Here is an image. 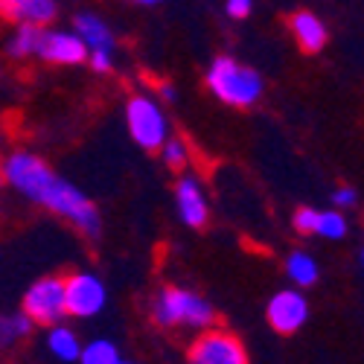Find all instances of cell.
<instances>
[{
    "instance_id": "obj_1",
    "label": "cell",
    "mask_w": 364,
    "mask_h": 364,
    "mask_svg": "<svg viewBox=\"0 0 364 364\" xmlns=\"http://www.w3.org/2000/svg\"><path fill=\"white\" fill-rule=\"evenodd\" d=\"M0 169H4L6 184H12L21 196L47 207L50 213L62 216L87 239H100L102 216H100L97 204L79 187H73L70 181L55 175L50 169V164H44L38 155H33V151H12Z\"/></svg>"
},
{
    "instance_id": "obj_2",
    "label": "cell",
    "mask_w": 364,
    "mask_h": 364,
    "mask_svg": "<svg viewBox=\"0 0 364 364\" xmlns=\"http://www.w3.org/2000/svg\"><path fill=\"white\" fill-rule=\"evenodd\" d=\"M207 87H210V94L225 105L251 108L259 102L265 82L254 68L236 62L233 55H219V58H213V65L207 70Z\"/></svg>"
},
{
    "instance_id": "obj_3",
    "label": "cell",
    "mask_w": 364,
    "mask_h": 364,
    "mask_svg": "<svg viewBox=\"0 0 364 364\" xmlns=\"http://www.w3.org/2000/svg\"><path fill=\"white\" fill-rule=\"evenodd\" d=\"M151 318L161 326H193V329H207L213 326L216 312L213 306L196 291L190 289H178L169 286L155 297V306H151Z\"/></svg>"
},
{
    "instance_id": "obj_4",
    "label": "cell",
    "mask_w": 364,
    "mask_h": 364,
    "mask_svg": "<svg viewBox=\"0 0 364 364\" xmlns=\"http://www.w3.org/2000/svg\"><path fill=\"white\" fill-rule=\"evenodd\" d=\"M126 126L132 140L146 149V151H158L166 137H169V123L161 105L151 97H132L126 105Z\"/></svg>"
},
{
    "instance_id": "obj_5",
    "label": "cell",
    "mask_w": 364,
    "mask_h": 364,
    "mask_svg": "<svg viewBox=\"0 0 364 364\" xmlns=\"http://www.w3.org/2000/svg\"><path fill=\"white\" fill-rule=\"evenodd\" d=\"M33 323L41 326H53L62 323V318L68 315V303H65V277H41L23 294V309Z\"/></svg>"
},
{
    "instance_id": "obj_6",
    "label": "cell",
    "mask_w": 364,
    "mask_h": 364,
    "mask_svg": "<svg viewBox=\"0 0 364 364\" xmlns=\"http://www.w3.org/2000/svg\"><path fill=\"white\" fill-rule=\"evenodd\" d=\"M190 364H248V350L228 329H201L190 344Z\"/></svg>"
},
{
    "instance_id": "obj_7",
    "label": "cell",
    "mask_w": 364,
    "mask_h": 364,
    "mask_svg": "<svg viewBox=\"0 0 364 364\" xmlns=\"http://www.w3.org/2000/svg\"><path fill=\"white\" fill-rule=\"evenodd\" d=\"M65 303H68V315L94 318L108 303V289L90 271H76V274L65 277Z\"/></svg>"
},
{
    "instance_id": "obj_8",
    "label": "cell",
    "mask_w": 364,
    "mask_h": 364,
    "mask_svg": "<svg viewBox=\"0 0 364 364\" xmlns=\"http://www.w3.org/2000/svg\"><path fill=\"white\" fill-rule=\"evenodd\" d=\"M265 318H268L271 329H277L280 336H294V332L309 321V300L297 289H283L268 300Z\"/></svg>"
},
{
    "instance_id": "obj_9",
    "label": "cell",
    "mask_w": 364,
    "mask_h": 364,
    "mask_svg": "<svg viewBox=\"0 0 364 364\" xmlns=\"http://www.w3.org/2000/svg\"><path fill=\"white\" fill-rule=\"evenodd\" d=\"M38 55L50 65H79L87 62V47L76 33H62V29H41Z\"/></svg>"
},
{
    "instance_id": "obj_10",
    "label": "cell",
    "mask_w": 364,
    "mask_h": 364,
    "mask_svg": "<svg viewBox=\"0 0 364 364\" xmlns=\"http://www.w3.org/2000/svg\"><path fill=\"white\" fill-rule=\"evenodd\" d=\"M175 204H178V216L187 228H204L210 219V207L207 196L201 190V181L193 175H181L175 184Z\"/></svg>"
},
{
    "instance_id": "obj_11",
    "label": "cell",
    "mask_w": 364,
    "mask_h": 364,
    "mask_svg": "<svg viewBox=\"0 0 364 364\" xmlns=\"http://www.w3.org/2000/svg\"><path fill=\"white\" fill-rule=\"evenodd\" d=\"M289 29H291V36H294V41L300 44L303 53L315 55V53H321L326 47L329 33H326L323 21L318 15H312V12H294L289 18Z\"/></svg>"
},
{
    "instance_id": "obj_12",
    "label": "cell",
    "mask_w": 364,
    "mask_h": 364,
    "mask_svg": "<svg viewBox=\"0 0 364 364\" xmlns=\"http://www.w3.org/2000/svg\"><path fill=\"white\" fill-rule=\"evenodd\" d=\"M55 12V0H4V15H9L15 23L47 26Z\"/></svg>"
},
{
    "instance_id": "obj_13",
    "label": "cell",
    "mask_w": 364,
    "mask_h": 364,
    "mask_svg": "<svg viewBox=\"0 0 364 364\" xmlns=\"http://www.w3.org/2000/svg\"><path fill=\"white\" fill-rule=\"evenodd\" d=\"M73 26H76V36L85 41L87 53H94V50H108V53H114V33H111V26H108L100 15L82 12V15H76Z\"/></svg>"
},
{
    "instance_id": "obj_14",
    "label": "cell",
    "mask_w": 364,
    "mask_h": 364,
    "mask_svg": "<svg viewBox=\"0 0 364 364\" xmlns=\"http://www.w3.org/2000/svg\"><path fill=\"white\" fill-rule=\"evenodd\" d=\"M47 347H50V353H53L58 361H79V353H82L79 336H76L73 329L62 326V323H53V326H50Z\"/></svg>"
},
{
    "instance_id": "obj_15",
    "label": "cell",
    "mask_w": 364,
    "mask_h": 364,
    "mask_svg": "<svg viewBox=\"0 0 364 364\" xmlns=\"http://www.w3.org/2000/svg\"><path fill=\"white\" fill-rule=\"evenodd\" d=\"M286 274L297 289H309L318 283V262L306 251H294L286 257Z\"/></svg>"
},
{
    "instance_id": "obj_16",
    "label": "cell",
    "mask_w": 364,
    "mask_h": 364,
    "mask_svg": "<svg viewBox=\"0 0 364 364\" xmlns=\"http://www.w3.org/2000/svg\"><path fill=\"white\" fill-rule=\"evenodd\" d=\"M41 29L44 26H33V23H18V33L9 38L6 50L15 58H26V55H38V41H41Z\"/></svg>"
},
{
    "instance_id": "obj_17",
    "label": "cell",
    "mask_w": 364,
    "mask_h": 364,
    "mask_svg": "<svg viewBox=\"0 0 364 364\" xmlns=\"http://www.w3.org/2000/svg\"><path fill=\"white\" fill-rule=\"evenodd\" d=\"M33 332V318L26 312H12V315H4L0 312V347H9L15 341H21L23 336Z\"/></svg>"
},
{
    "instance_id": "obj_18",
    "label": "cell",
    "mask_w": 364,
    "mask_h": 364,
    "mask_svg": "<svg viewBox=\"0 0 364 364\" xmlns=\"http://www.w3.org/2000/svg\"><path fill=\"white\" fill-rule=\"evenodd\" d=\"M119 358H123V355H119L117 344L108 341V338L90 341V344H85L82 353H79V364H117Z\"/></svg>"
},
{
    "instance_id": "obj_19",
    "label": "cell",
    "mask_w": 364,
    "mask_h": 364,
    "mask_svg": "<svg viewBox=\"0 0 364 364\" xmlns=\"http://www.w3.org/2000/svg\"><path fill=\"white\" fill-rule=\"evenodd\" d=\"M315 236L321 239H332L338 242L347 236V219L341 210H321L318 213V225H315Z\"/></svg>"
},
{
    "instance_id": "obj_20",
    "label": "cell",
    "mask_w": 364,
    "mask_h": 364,
    "mask_svg": "<svg viewBox=\"0 0 364 364\" xmlns=\"http://www.w3.org/2000/svg\"><path fill=\"white\" fill-rule=\"evenodd\" d=\"M161 151V158L169 169H184L187 161H190V149L184 140H178V137H166V143L158 149Z\"/></svg>"
},
{
    "instance_id": "obj_21",
    "label": "cell",
    "mask_w": 364,
    "mask_h": 364,
    "mask_svg": "<svg viewBox=\"0 0 364 364\" xmlns=\"http://www.w3.org/2000/svg\"><path fill=\"white\" fill-rule=\"evenodd\" d=\"M318 213H321V210H315V207H300L294 213V230L303 233V236H315Z\"/></svg>"
},
{
    "instance_id": "obj_22",
    "label": "cell",
    "mask_w": 364,
    "mask_h": 364,
    "mask_svg": "<svg viewBox=\"0 0 364 364\" xmlns=\"http://www.w3.org/2000/svg\"><path fill=\"white\" fill-rule=\"evenodd\" d=\"M87 65L94 68L97 73H108L114 68V53L108 50H94V53H87Z\"/></svg>"
},
{
    "instance_id": "obj_23",
    "label": "cell",
    "mask_w": 364,
    "mask_h": 364,
    "mask_svg": "<svg viewBox=\"0 0 364 364\" xmlns=\"http://www.w3.org/2000/svg\"><path fill=\"white\" fill-rule=\"evenodd\" d=\"M251 9H254V0H225V12H228V18H233V21L248 18Z\"/></svg>"
},
{
    "instance_id": "obj_24",
    "label": "cell",
    "mask_w": 364,
    "mask_h": 364,
    "mask_svg": "<svg viewBox=\"0 0 364 364\" xmlns=\"http://www.w3.org/2000/svg\"><path fill=\"white\" fill-rule=\"evenodd\" d=\"M332 201H336V210H350L358 204V193L353 187H338L332 193Z\"/></svg>"
},
{
    "instance_id": "obj_25",
    "label": "cell",
    "mask_w": 364,
    "mask_h": 364,
    "mask_svg": "<svg viewBox=\"0 0 364 364\" xmlns=\"http://www.w3.org/2000/svg\"><path fill=\"white\" fill-rule=\"evenodd\" d=\"M158 94H161L164 102H175V100H178V90H175L172 85H161V87H158Z\"/></svg>"
},
{
    "instance_id": "obj_26",
    "label": "cell",
    "mask_w": 364,
    "mask_h": 364,
    "mask_svg": "<svg viewBox=\"0 0 364 364\" xmlns=\"http://www.w3.org/2000/svg\"><path fill=\"white\" fill-rule=\"evenodd\" d=\"M132 4H140V6H155V4H161V0H132Z\"/></svg>"
},
{
    "instance_id": "obj_27",
    "label": "cell",
    "mask_w": 364,
    "mask_h": 364,
    "mask_svg": "<svg viewBox=\"0 0 364 364\" xmlns=\"http://www.w3.org/2000/svg\"><path fill=\"white\" fill-rule=\"evenodd\" d=\"M6 184V178H4V169H0V187H4Z\"/></svg>"
},
{
    "instance_id": "obj_28",
    "label": "cell",
    "mask_w": 364,
    "mask_h": 364,
    "mask_svg": "<svg viewBox=\"0 0 364 364\" xmlns=\"http://www.w3.org/2000/svg\"><path fill=\"white\" fill-rule=\"evenodd\" d=\"M117 364H134V361H126V358H119V361H117Z\"/></svg>"
},
{
    "instance_id": "obj_29",
    "label": "cell",
    "mask_w": 364,
    "mask_h": 364,
    "mask_svg": "<svg viewBox=\"0 0 364 364\" xmlns=\"http://www.w3.org/2000/svg\"><path fill=\"white\" fill-rule=\"evenodd\" d=\"M361 268H364V248H361Z\"/></svg>"
},
{
    "instance_id": "obj_30",
    "label": "cell",
    "mask_w": 364,
    "mask_h": 364,
    "mask_svg": "<svg viewBox=\"0 0 364 364\" xmlns=\"http://www.w3.org/2000/svg\"><path fill=\"white\" fill-rule=\"evenodd\" d=\"M0 12H4V0H0Z\"/></svg>"
}]
</instances>
